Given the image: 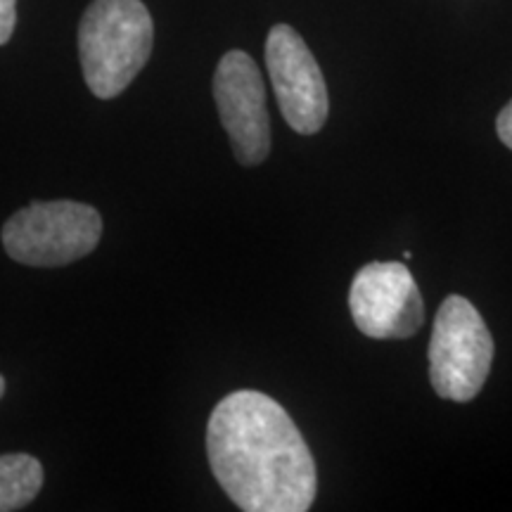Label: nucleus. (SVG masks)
<instances>
[{
    "mask_svg": "<svg viewBox=\"0 0 512 512\" xmlns=\"http://www.w3.org/2000/svg\"><path fill=\"white\" fill-rule=\"evenodd\" d=\"M207 456L216 482L245 512H306L316 501V463L302 432L268 394L242 389L214 408Z\"/></svg>",
    "mask_w": 512,
    "mask_h": 512,
    "instance_id": "f257e3e1",
    "label": "nucleus"
},
{
    "mask_svg": "<svg viewBox=\"0 0 512 512\" xmlns=\"http://www.w3.org/2000/svg\"><path fill=\"white\" fill-rule=\"evenodd\" d=\"M152 43L155 24L143 0H93L79 24V57L95 98L124 93L150 60Z\"/></svg>",
    "mask_w": 512,
    "mask_h": 512,
    "instance_id": "f03ea898",
    "label": "nucleus"
},
{
    "mask_svg": "<svg viewBox=\"0 0 512 512\" xmlns=\"http://www.w3.org/2000/svg\"><path fill=\"white\" fill-rule=\"evenodd\" d=\"M102 219L81 202H34L12 214L3 228V247L17 264L57 268L79 261L98 247Z\"/></svg>",
    "mask_w": 512,
    "mask_h": 512,
    "instance_id": "7ed1b4c3",
    "label": "nucleus"
},
{
    "mask_svg": "<svg viewBox=\"0 0 512 512\" xmlns=\"http://www.w3.org/2000/svg\"><path fill=\"white\" fill-rule=\"evenodd\" d=\"M494 363V337L460 294L439 306L430 339V380L441 399L467 403L482 392Z\"/></svg>",
    "mask_w": 512,
    "mask_h": 512,
    "instance_id": "20e7f679",
    "label": "nucleus"
},
{
    "mask_svg": "<svg viewBox=\"0 0 512 512\" xmlns=\"http://www.w3.org/2000/svg\"><path fill=\"white\" fill-rule=\"evenodd\" d=\"M214 100L240 164L256 166L271 152L266 86L256 62L242 50L221 57L214 74Z\"/></svg>",
    "mask_w": 512,
    "mask_h": 512,
    "instance_id": "39448f33",
    "label": "nucleus"
},
{
    "mask_svg": "<svg viewBox=\"0 0 512 512\" xmlns=\"http://www.w3.org/2000/svg\"><path fill=\"white\" fill-rule=\"evenodd\" d=\"M356 328L373 339H408L422 328L420 287L401 261H373L356 273L349 290Z\"/></svg>",
    "mask_w": 512,
    "mask_h": 512,
    "instance_id": "423d86ee",
    "label": "nucleus"
},
{
    "mask_svg": "<svg viewBox=\"0 0 512 512\" xmlns=\"http://www.w3.org/2000/svg\"><path fill=\"white\" fill-rule=\"evenodd\" d=\"M266 67L287 124L313 136L330 114L328 86L316 57L290 24H275L266 41Z\"/></svg>",
    "mask_w": 512,
    "mask_h": 512,
    "instance_id": "0eeeda50",
    "label": "nucleus"
},
{
    "mask_svg": "<svg viewBox=\"0 0 512 512\" xmlns=\"http://www.w3.org/2000/svg\"><path fill=\"white\" fill-rule=\"evenodd\" d=\"M43 486V465L27 453L0 456V512L22 510Z\"/></svg>",
    "mask_w": 512,
    "mask_h": 512,
    "instance_id": "6e6552de",
    "label": "nucleus"
},
{
    "mask_svg": "<svg viewBox=\"0 0 512 512\" xmlns=\"http://www.w3.org/2000/svg\"><path fill=\"white\" fill-rule=\"evenodd\" d=\"M17 24V0H0V46L12 38Z\"/></svg>",
    "mask_w": 512,
    "mask_h": 512,
    "instance_id": "1a4fd4ad",
    "label": "nucleus"
},
{
    "mask_svg": "<svg viewBox=\"0 0 512 512\" xmlns=\"http://www.w3.org/2000/svg\"><path fill=\"white\" fill-rule=\"evenodd\" d=\"M496 131H498V138L503 140V145L512 150V100L503 107L501 114H498Z\"/></svg>",
    "mask_w": 512,
    "mask_h": 512,
    "instance_id": "9d476101",
    "label": "nucleus"
},
{
    "mask_svg": "<svg viewBox=\"0 0 512 512\" xmlns=\"http://www.w3.org/2000/svg\"><path fill=\"white\" fill-rule=\"evenodd\" d=\"M3 394H5V380L0 377V399H3Z\"/></svg>",
    "mask_w": 512,
    "mask_h": 512,
    "instance_id": "9b49d317",
    "label": "nucleus"
}]
</instances>
